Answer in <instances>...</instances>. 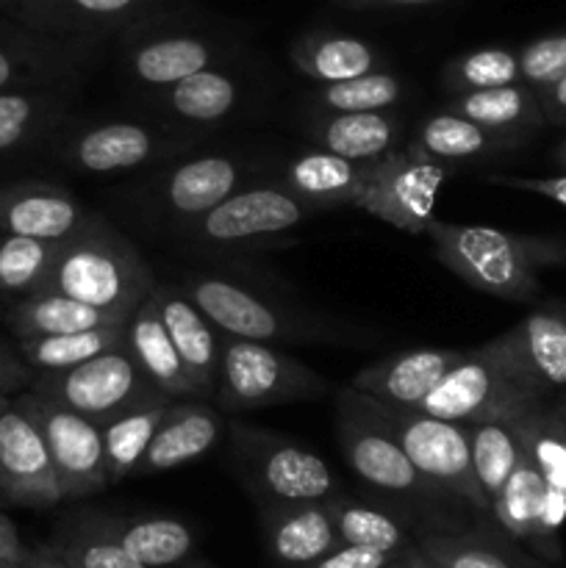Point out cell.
<instances>
[{
    "instance_id": "cell-1",
    "label": "cell",
    "mask_w": 566,
    "mask_h": 568,
    "mask_svg": "<svg viewBox=\"0 0 566 568\" xmlns=\"http://www.w3.org/2000/svg\"><path fill=\"white\" fill-rule=\"evenodd\" d=\"M436 258L453 275L477 292L499 300L525 303L538 292V272L566 261V247L558 239L522 236L488 225H458V222H431Z\"/></svg>"
},
{
    "instance_id": "cell-2",
    "label": "cell",
    "mask_w": 566,
    "mask_h": 568,
    "mask_svg": "<svg viewBox=\"0 0 566 568\" xmlns=\"http://www.w3.org/2000/svg\"><path fill=\"white\" fill-rule=\"evenodd\" d=\"M153 286V272L139 250L103 216L92 214L59 244L42 292H59L94 308L131 314Z\"/></svg>"
},
{
    "instance_id": "cell-3",
    "label": "cell",
    "mask_w": 566,
    "mask_h": 568,
    "mask_svg": "<svg viewBox=\"0 0 566 568\" xmlns=\"http://www.w3.org/2000/svg\"><path fill=\"white\" fill-rule=\"evenodd\" d=\"M538 403H544V397L527 386L497 336L483 347L466 349L464 358L422 399L420 410L455 425H477L494 419L514 422Z\"/></svg>"
},
{
    "instance_id": "cell-4",
    "label": "cell",
    "mask_w": 566,
    "mask_h": 568,
    "mask_svg": "<svg viewBox=\"0 0 566 568\" xmlns=\"http://www.w3.org/2000/svg\"><path fill=\"white\" fill-rule=\"evenodd\" d=\"M233 460L247 491L259 505L316 503L338 494V480L327 460L286 436L247 422H231Z\"/></svg>"
},
{
    "instance_id": "cell-5",
    "label": "cell",
    "mask_w": 566,
    "mask_h": 568,
    "mask_svg": "<svg viewBox=\"0 0 566 568\" xmlns=\"http://www.w3.org/2000/svg\"><path fill=\"white\" fill-rule=\"evenodd\" d=\"M327 394V381L294 355L266 342L222 336L216 405L222 414L270 408L283 403L320 399Z\"/></svg>"
},
{
    "instance_id": "cell-6",
    "label": "cell",
    "mask_w": 566,
    "mask_h": 568,
    "mask_svg": "<svg viewBox=\"0 0 566 568\" xmlns=\"http://www.w3.org/2000/svg\"><path fill=\"white\" fill-rule=\"evenodd\" d=\"M370 399V408L394 438L405 449L411 464L416 466L422 477L436 488L438 494L464 499L469 508L481 510L483 516H492V499L486 497L483 486L477 483L475 466L469 453V430L466 425L436 419L420 408H397L381 399Z\"/></svg>"
},
{
    "instance_id": "cell-7",
    "label": "cell",
    "mask_w": 566,
    "mask_h": 568,
    "mask_svg": "<svg viewBox=\"0 0 566 568\" xmlns=\"http://www.w3.org/2000/svg\"><path fill=\"white\" fill-rule=\"evenodd\" d=\"M31 392L98 422L100 427L137 405L164 397L139 369L125 342L72 366V369L42 372L33 377Z\"/></svg>"
},
{
    "instance_id": "cell-8",
    "label": "cell",
    "mask_w": 566,
    "mask_h": 568,
    "mask_svg": "<svg viewBox=\"0 0 566 568\" xmlns=\"http://www.w3.org/2000/svg\"><path fill=\"white\" fill-rule=\"evenodd\" d=\"M336 436L338 449L350 469L370 488L394 497H427L438 494L416 471L394 433L372 414L366 394L344 388L336 399Z\"/></svg>"
},
{
    "instance_id": "cell-9",
    "label": "cell",
    "mask_w": 566,
    "mask_h": 568,
    "mask_svg": "<svg viewBox=\"0 0 566 568\" xmlns=\"http://www.w3.org/2000/svg\"><path fill=\"white\" fill-rule=\"evenodd\" d=\"M178 288L203 311L205 320L222 336L266 344L311 336V327L297 320V314L242 281H231V277L214 275V272H194V275L183 277Z\"/></svg>"
},
{
    "instance_id": "cell-10",
    "label": "cell",
    "mask_w": 566,
    "mask_h": 568,
    "mask_svg": "<svg viewBox=\"0 0 566 568\" xmlns=\"http://www.w3.org/2000/svg\"><path fill=\"white\" fill-rule=\"evenodd\" d=\"M17 403L31 414V419L42 430L64 499L92 497L109 486L103 427L98 422L59 403H50L31 388L17 394Z\"/></svg>"
},
{
    "instance_id": "cell-11",
    "label": "cell",
    "mask_w": 566,
    "mask_h": 568,
    "mask_svg": "<svg viewBox=\"0 0 566 568\" xmlns=\"http://www.w3.org/2000/svg\"><path fill=\"white\" fill-rule=\"evenodd\" d=\"M170 14L122 33L120 61L139 89L161 92L186 75L220 64L225 42L194 28L170 26Z\"/></svg>"
},
{
    "instance_id": "cell-12",
    "label": "cell",
    "mask_w": 566,
    "mask_h": 568,
    "mask_svg": "<svg viewBox=\"0 0 566 568\" xmlns=\"http://www.w3.org/2000/svg\"><path fill=\"white\" fill-rule=\"evenodd\" d=\"M449 172L453 170L447 166L416 159L405 148H397L372 161V175L355 209L388 222L397 231L420 236L436 220L438 189Z\"/></svg>"
},
{
    "instance_id": "cell-13",
    "label": "cell",
    "mask_w": 566,
    "mask_h": 568,
    "mask_svg": "<svg viewBox=\"0 0 566 568\" xmlns=\"http://www.w3.org/2000/svg\"><path fill=\"white\" fill-rule=\"evenodd\" d=\"M314 211V205L305 203L281 181L247 183L183 231L203 244L233 247L255 239L281 236L309 220Z\"/></svg>"
},
{
    "instance_id": "cell-14",
    "label": "cell",
    "mask_w": 566,
    "mask_h": 568,
    "mask_svg": "<svg viewBox=\"0 0 566 568\" xmlns=\"http://www.w3.org/2000/svg\"><path fill=\"white\" fill-rule=\"evenodd\" d=\"M181 0H20L11 20L67 42L92 44L172 14Z\"/></svg>"
},
{
    "instance_id": "cell-15",
    "label": "cell",
    "mask_w": 566,
    "mask_h": 568,
    "mask_svg": "<svg viewBox=\"0 0 566 568\" xmlns=\"http://www.w3.org/2000/svg\"><path fill=\"white\" fill-rule=\"evenodd\" d=\"M53 144L55 159L75 172L87 175H114V172H131L139 166L155 164L170 159L183 142L155 131V128L139 125V122H92V125L59 131Z\"/></svg>"
},
{
    "instance_id": "cell-16",
    "label": "cell",
    "mask_w": 566,
    "mask_h": 568,
    "mask_svg": "<svg viewBox=\"0 0 566 568\" xmlns=\"http://www.w3.org/2000/svg\"><path fill=\"white\" fill-rule=\"evenodd\" d=\"M0 503L39 510L64 503L42 430L17 394L0 408Z\"/></svg>"
},
{
    "instance_id": "cell-17",
    "label": "cell",
    "mask_w": 566,
    "mask_h": 568,
    "mask_svg": "<svg viewBox=\"0 0 566 568\" xmlns=\"http://www.w3.org/2000/svg\"><path fill=\"white\" fill-rule=\"evenodd\" d=\"M492 516L511 538L530 544L544 558H558L555 536L566 519V491L553 486L527 453L492 499Z\"/></svg>"
},
{
    "instance_id": "cell-18",
    "label": "cell",
    "mask_w": 566,
    "mask_h": 568,
    "mask_svg": "<svg viewBox=\"0 0 566 568\" xmlns=\"http://www.w3.org/2000/svg\"><path fill=\"white\" fill-rule=\"evenodd\" d=\"M247 181L250 164L242 155H198V159L181 161L161 175L155 203L170 220L181 222V227H189L211 209H216L222 200L231 197L233 192L247 186Z\"/></svg>"
},
{
    "instance_id": "cell-19",
    "label": "cell",
    "mask_w": 566,
    "mask_h": 568,
    "mask_svg": "<svg viewBox=\"0 0 566 568\" xmlns=\"http://www.w3.org/2000/svg\"><path fill=\"white\" fill-rule=\"evenodd\" d=\"M89 44L67 42L20 26H0V92L3 89L61 87L75 81Z\"/></svg>"
},
{
    "instance_id": "cell-20",
    "label": "cell",
    "mask_w": 566,
    "mask_h": 568,
    "mask_svg": "<svg viewBox=\"0 0 566 568\" xmlns=\"http://www.w3.org/2000/svg\"><path fill=\"white\" fill-rule=\"evenodd\" d=\"M150 297H153L155 311L181 355V364L198 392V399H214L216 377H220L222 333L178 288V283H155Z\"/></svg>"
},
{
    "instance_id": "cell-21",
    "label": "cell",
    "mask_w": 566,
    "mask_h": 568,
    "mask_svg": "<svg viewBox=\"0 0 566 568\" xmlns=\"http://www.w3.org/2000/svg\"><path fill=\"white\" fill-rule=\"evenodd\" d=\"M225 427V414L203 399H172L133 477L161 475L194 464L222 442Z\"/></svg>"
},
{
    "instance_id": "cell-22",
    "label": "cell",
    "mask_w": 566,
    "mask_h": 568,
    "mask_svg": "<svg viewBox=\"0 0 566 568\" xmlns=\"http://www.w3.org/2000/svg\"><path fill=\"white\" fill-rule=\"evenodd\" d=\"M89 216L75 194L55 183H0V233L64 242Z\"/></svg>"
},
{
    "instance_id": "cell-23",
    "label": "cell",
    "mask_w": 566,
    "mask_h": 568,
    "mask_svg": "<svg viewBox=\"0 0 566 568\" xmlns=\"http://www.w3.org/2000/svg\"><path fill=\"white\" fill-rule=\"evenodd\" d=\"M466 349L416 347L394 353L377 364L364 366L353 377V388L397 408H420L422 399L438 386L444 375L464 358Z\"/></svg>"
},
{
    "instance_id": "cell-24",
    "label": "cell",
    "mask_w": 566,
    "mask_h": 568,
    "mask_svg": "<svg viewBox=\"0 0 566 568\" xmlns=\"http://www.w3.org/2000/svg\"><path fill=\"white\" fill-rule=\"evenodd\" d=\"M261 527H264L266 549L281 568L311 566L342 544L331 499L264 505Z\"/></svg>"
},
{
    "instance_id": "cell-25",
    "label": "cell",
    "mask_w": 566,
    "mask_h": 568,
    "mask_svg": "<svg viewBox=\"0 0 566 568\" xmlns=\"http://www.w3.org/2000/svg\"><path fill=\"white\" fill-rule=\"evenodd\" d=\"M519 375L538 397L566 388V311L538 308L499 336Z\"/></svg>"
},
{
    "instance_id": "cell-26",
    "label": "cell",
    "mask_w": 566,
    "mask_h": 568,
    "mask_svg": "<svg viewBox=\"0 0 566 568\" xmlns=\"http://www.w3.org/2000/svg\"><path fill=\"white\" fill-rule=\"evenodd\" d=\"M525 139L508 136V133L488 131L466 116L453 111H438L420 122L408 142V153L416 159L433 161L447 170L461 164H477V161L499 159V155L516 150Z\"/></svg>"
},
{
    "instance_id": "cell-27",
    "label": "cell",
    "mask_w": 566,
    "mask_h": 568,
    "mask_svg": "<svg viewBox=\"0 0 566 568\" xmlns=\"http://www.w3.org/2000/svg\"><path fill=\"white\" fill-rule=\"evenodd\" d=\"M303 131L320 150L366 164L397 150L403 120L392 111H314Z\"/></svg>"
},
{
    "instance_id": "cell-28",
    "label": "cell",
    "mask_w": 566,
    "mask_h": 568,
    "mask_svg": "<svg viewBox=\"0 0 566 568\" xmlns=\"http://www.w3.org/2000/svg\"><path fill=\"white\" fill-rule=\"evenodd\" d=\"M289 55L294 70L320 87L383 70L381 50L370 39L327 28L300 33L289 48Z\"/></svg>"
},
{
    "instance_id": "cell-29",
    "label": "cell",
    "mask_w": 566,
    "mask_h": 568,
    "mask_svg": "<svg viewBox=\"0 0 566 568\" xmlns=\"http://www.w3.org/2000/svg\"><path fill=\"white\" fill-rule=\"evenodd\" d=\"M370 175L372 161L361 164L316 148L294 155L283 166L281 183L314 209H327V205H358Z\"/></svg>"
},
{
    "instance_id": "cell-30",
    "label": "cell",
    "mask_w": 566,
    "mask_h": 568,
    "mask_svg": "<svg viewBox=\"0 0 566 568\" xmlns=\"http://www.w3.org/2000/svg\"><path fill=\"white\" fill-rule=\"evenodd\" d=\"M128 316L122 311L94 308V305L72 300L59 292H37L17 297L6 308V327L14 338L59 336V333L98 331V327L125 325Z\"/></svg>"
},
{
    "instance_id": "cell-31",
    "label": "cell",
    "mask_w": 566,
    "mask_h": 568,
    "mask_svg": "<svg viewBox=\"0 0 566 568\" xmlns=\"http://www.w3.org/2000/svg\"><path fill=\"white\" fill-rule=\"evenodd\" d=\"M125 347L139 364V369L150 377L155 388L170 399H198L192 381L181 364L175 344L155 311L153 297H144L131 311L125 322Z\"/></svg>"
},
{
    "instance_id": "cell-32",
    "label": "cell",
    "mask_w": 566,
    "mask_h": 568,
    "mask_svg": "<svg viewBox=\"0 0 566 568\" xmlns=\"http://www.w3.org/2000/svg\"><path fill=\"white\" fill-rule=\"evenodd\" d=\"M155 103L181 125H216L242 103V81L225 67L214 64L155 92Z\"/></svg>"
},
{
    "instance_id": "cell-33",
    "label": "cell",
    "mask_w": 566,
    "mask_h": 568,
    "mask_svg": "<svg viewBox=\"0 0 566 568\" xmlns=\"http://www.w3.org/2000/svg\"><path fill=\"white\" fill-rule=\"evenodd\" d=\"M447 111L466 116L488 131L508 133V136L527 139L544 125L538 94L527 83H508V87L475 89V92L449 94Z\"/></svg>"
},
{
    "instance_id": "cell-34",
    "label": "cell",
    "mask_w": 566,
    "mask_h": 568,
    "mask_svg": "<svg viewBox=\"0 0 566 568\" xmlns=\"http://www.w3.org/2000/svg\"><path fill=\"white\" fill-rule=\"evenodd\" d=\"M48 547L72 568H148L122 547L109 514L100 510H75L64 516Z\"/></svg>"
},
{
    "instance_id": "cell-35",
    "label": "cell",
    "mask_w": 566,
    "mask_h": 568,
    "mask_svg": "<svg viewBox=\"0 0 566 568\" xmlns=\"http://www.w3.org/2000/svg\"><path fill=\"white\" fill-rule=\"evenodd\" d=\"M61 87L3 89L0 92V155L20 153L53 136L64 120Z\"/></svg>"
},
{
    "instance_id": "cell-36",
    "label": "cell",
    "mask_w": 566,
    "mask_h": 568,
    "mask_svg": "<svg viewBox=\"0 0 566 568\" xmlns=\"http://www.w3.org/2000/svg\"><path fill=\"white\" fill-rule=\"evenodd\" d=\"M117 538L122 547L148 568H178L194 552L192 527L172 516H111Z\"/></svg>"
},
{
    "instance_id": "cell-37",
    "label": "cell",
    "mask_w": 566,
    "mask_h": 568,
    "mask_svg": "<svg viewBox=\"0 0 566 568\" xmlns=\"http://www.w3.org/2000/svg\"><path fill=\"white\" fill-rule=\"evenodd\" d=\"M170 403V397L150 399V403L125 410V414H120L117 419L105 422L103 444L105 466H109V486H117V483H122L125 477H133V471H137L144 453H148L150 442H153L155 430H159Z\"/></svg>"
},
{
    "instance_id": "cell-38",
    "label": "cell",
    "mask_w": 566,
    "mask_h": 568,
    "mask_svg": "<svg viewBox=\"0 0 566 568\" xmlns=\"http://www.w3.org/2000/svg\"><path fill=\"white\" fill-rule=\"evenodd\" d=\"M122 342H125V325H111L98 331L59 333V336L17 338V353L28 369H33V375H42V372L72 369Z\"/></svg>"
},
{
    "instance_id": "cell-39",
    "label": "cell",
    "mask_w": 566,
    "mask_h": 568,
    "mask_svg": "<svg viewBox=\"0 0 566 568\" xmlns=\"http://www.w3.org/2000/svg\"><path fill=\"white\" fill-rule=\"evenodd\" d=\"M466 430H469V453L477 483L483 486L486 497L494 499L514 475L519 460L525 458V444H522L516 427L503 419L466 425Z\"/></svg>"
},
{
    "instance_id": "cell-40",
    "label": "cell",
    "mask_w": 566,
    "mask_h": 568,
    "mask_svg": "<svg viewBox=\"0 0 566 568\" xmlns=\"http://www.w3.org/2000/svg\"><path fill=\"white\" fill-rule=\"evenodd\" d=\"M331 510L342 544L377 549V552L386 555H403L414 544L405 527L386 510L355 503V499L342 497V494L331 497Z\"/></svg>"
},
{
    "instance_id": "cell-41",
    "label": "cell",
    "mask_w": 566,
    "mask_h": 568,
    "mask_svg": "<svg viewBox=\"0 0 566 568\" xmlns=\"http://www.w3.org/2000/svg\"><path fill=\"white\" fill-rule=\"evenodd\" d=\"M61 242L0 233V294L26 297L44 288Z\"/></svg>"
},
{
    "instance_id": "cell-42",
    "label": "cell",
    "mask_w": 566,
    "mask_h": 568,
    "mask_svg": "<svg viewBox=\"0 0 566 568\" xmlns=\"http://www.w3.org/2000/svg\"><path fill=\"white\" fill-rule=\"evenodd\" d=\"M508 83H522L519 53L511 48L466 50L442 67V89L447 94L508 87Z\"/></svg>"
},
{
    "instance_id": "cell-43",
    "label": "cell",
    "mask_w": 566,
    "mask_h": 568,
    "mask_svg": "<svg viewBox=\"0 0 566 568\" xmlns=\"http://www.w3.org/2000/svg\"><path fill=\"white\" fill-rule=\"evenodd\" d=\"M403 78L388 70L325 83L314 92V111H392L403 100Z\"/></svg>"
},
{
    "instance_id": "cell-44",
    "label": "cell",
    "mask_w": 566,
    "mask_h": 568,
    "mask_svg": "<svg viewBox=\"0 0 566 568\" xmlns=\"http://www.w3.org/2000/svg\"><path fill=\"white\" fill-rule=\"evenodd\" d=\"M511 425L519 433L522 444H525V453L530 455L533 464L542 469V475L547 477L553 486L564 488L566 491V433L560 430L558 419L549 410L547 399L538 405H533L530 410H525L522 416H516Z\"/></svg>"
},
{
    "instance_id": "cell-45",
    "label": "cell",
    "mask_w": 566,
    "mask_h": 568,
    "mask_svg": "<svg viewBox=\"0 0 566 568\" xmlns=\"http://www.w3.org/2000/svg\"><path fill=\"white\" fill-rule=\"evenodd\" d=\"M416 544L447 568H527L481 532L425 530Z\"/></svg>"
},
{
    "instance_id": "cell-46",
    "label": "cell",
    "mask_w": 566,
    "mask_h": 568,
    "mask_svg": "<svg viewBox=\"0 0 566 568\" xmlns=\"http://www.w3.org/2000/svg\"><path fill=\"white\" fill-rule=\"evenodd\" d=\"M519 75L522 83L538 92L549 87L566 72V31L544 33V37L530 39L519 50Z\"/></svg>"
},
{
    "instance_id": "cell-47",
    "label": "cell",
    "mask_w": 566,
    "mask_h": 568,
    "mask_svg": "<svg viewBox=\"0 0 566 568\" xmlns=\"http://www.w3.org/2000/svg\"><path fill=\"white\" fill-rule=\"evenodd\" d=\"M486 183L503 189H516V192L538 194L566 209V172L564 175H503V172H488Z\"/></svg>"
},
{
    "instance_id": "cell-48",
    "label": "cell",
    "mask_w": 566,
    "mask_h": 568,
    "mask_svg": "<svg viewBox=\"0 0 566 568\" xmlns=\"http://www.w3.org/2000/svg\"><path fill=\"white\" fill-rule=\"evenodd\" d=\"M400 555H386L377 552V549L366 547H353V544H338L333 552L322 555L320 560H314L311 566L303 568H388L397 564Z\"/></svg>"
},
{
    "instance_id": "cell-49",
    "label": "cell",
    "mask_w": 566,
    "mask_h": 568,
    "mask_svg": "<svg viewBox=\"0 0 566 568\" xmlns=\"http://www.w3.org/2000/svg\"><path fill=\"white\" fill-rule=\"evenodd\" d=\"M33 377L37 375H33V369H28L17 347L0 342V397H14V394L26 392V388H31Z\"/></svg>"
},
{
    "instance_id": "cell-50",
    "label": "cell",
    "mask_w": 566,
    "mask_h": 568,
    "mask_svg": "<svg viewBox=\"0 0 566 568\" xmlns=\"http://www.w3.org/2000/svg\"><path fill=\"white\" fill-rule=\"evenodd\" d=\"M538 105H542L544 122L553 125H566V72L553 81L549 87L538 89Z\"/></svg>"
},
{
    "instance_id": "cell-51",
    "label": "cell",
    "mask_w": 566,
    "mask_h": 568,
    "mask_svg": "<svg viewBox=\"0 0 566 568\" xmlns=\"http://www.w3.org/2000/svg\"><path fill=\"white\" fill-rule=\"evenodd\" d=\"M28 549L20 544V536H17L14 525L0 514V560H14L22 558Z\"/></svg>"
},
{
    "instance_id": "cell-52",
    "label": "cell",
    "mask_w": 566,
    "mask_h": 568,
    "mask_svg": "<svg viewBox=\"0 0 566 568\" xmlns=\"http://www.w3.org/2000/svg\"><path fill=\"white\" fill-rule=\"evenodd\" d=\"M442 0H350L353 9H414V6H431Z\"/></svg>"
},
{
    "instance_id": "cell-53",
    "label": "cell",
    "mask_w": 566,
    "mask_h": 568,
    "mask_svg": "<svg viewBox=\"0 0 566 568\" xmlns=\"http://www.w3.org/2000/svg\"><path fill=\"white\" fill-rule=\"evenodd\" d=\"M28 564H31V568H72L61 555H55L48 544H42V547L37 549H28Z\"/></svg>"
},
{
    "instance_id": "cell-54",
    "label": "cell",
    "mask_w": 566,
    "mask_h": 568,
    "mask_svg": "<svg viewBox=\"0 0 566 568\" xmlns=\"http://www.w3.org/2000/svg\"><path fill=\"white\" fill-rule=\"evenodd\" d=\"M400 564H403V568H447L444 564H438L436 558H431V555H427L416 541L400 555Z\"/></svg>"
},
{
    "instance_id": "cell-55",
    "label": "cell",
    "mask_w": 566,
    "mask_h": 568,
    "mask_svg": "<svg viewBox=\"0 0 566 568\" xmlns=\"http://www.w3.org/2000/svg\"><path fill=\"white\" fill-rule=\"evenodd\" d=\"M547 405H549V403H547ZM549 410H553V416H555V419H558L560 430L566 433V397H560L558 403H553V405H549Z\"/></svg>"
},
{
    "instance_id": "cell-56",
    "label": "cell",
    "mask_w": 566,
    "mask_h": 568,
    "mask_svg": "<svg viewBox=\"0 0 566 568\" xmlns=\"http://www.w3.org/2000/svg\"><path fill=\"white\" fill-rule=\"evenodd\" d=\"M553 161H555V164L560 166V170L566 172V139H564V142L558 144V148H555V153H553Z\"/></svg>"
},
{
    "instance_id": "cell-57",
    "label": "cell",
    "mask_w": 566,
    "mask_h": 568,
    "mask_svg": "<svg viewBox=\"0 0 566 568\" xmlns=\"http://www.w3.org/2000/svg\"><path fill=\"white\" fill-rule=\"evenodd\" d=\"M0 568H31V564H28V552L14 560H0Z\"/></svg>"
},
{
    "instance_id": "cell-58",
    "label": "cell",
    "mask_w": 566,
    "mask_h": 568,
    "mask_svg": "<svg viewBox=\"0 0 566 568\" xmlns=\"http://www.w3.org/2000/svg\"><path fill=\"white\" fill-rule=\"evenodd\" d=\"M17 6H20V0H0V9H3L6 14H11V11H14Z\"/></svg>"
},
{
    "instance_id": "cell-59",
    "label": "cell",
    "mask_w": 566,
    "mask_h": 568,
    "mask_svg": "<svg viewBox=\"0 0 566 568\" xmlns=\"http://www.w3.org/2000/svg\"><path fill=\"white\" fill-rule=\"evenodd\" d=\"M178 568H211V566H203V564H192V560H186V564H183V566H178Z\"/></svg>"
},
{
    "instance_id": "cell-60",
    "label": "cell",
    "mask_w": 566,
    "mask_h": 568,
    "mask_svg": "<svg viewBox=\"0 0 566 568\" xmlns=\"http://www.w3.org/2000/svg\"><path fill=\"white\" fill-rule=\"evenodd\" d=\"M9 399H11V397H0V408H3V405L9 403Z\"/></svg>"
},
{
    "instance_id": "cell-61",
    "label": "cell",
    "mask_w": 566,
    "mask_h": 568,
    "mask_svg": "<svg viewBox=\"0 0 566 568\" xmlns=\"http://www.w3.org/2000/svg\"><path fill=\"white\" fill-rule=\"evenodd\" d=\"M388 568H403V564H400V560H397V564H392Z\"/></svg>"
},
{
    "instance_id": "cell-62",
    "label": "cell",
    "mask_w": 566,
    "mask_h": 568,
    "mask_svg": "<svg viewBox=\"0 0 566 568\" xmlns=\"http://www.w3.org/2000/svg\"><path fill=\"white\" fill-rule=\"evenodd\" d=\"M338 3H344V6H347V3H350V0H338Z\"/></svg>"
}]
</instances>
